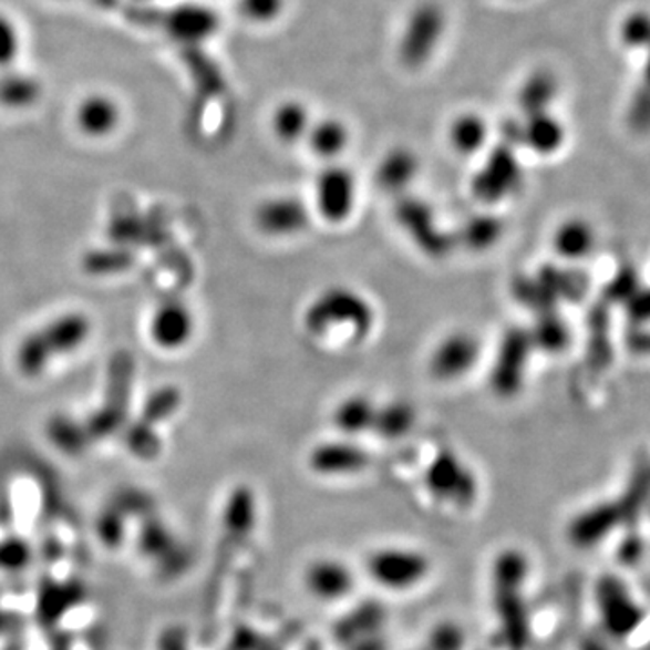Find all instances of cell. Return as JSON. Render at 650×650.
Wrapping results in <instances>:
<instances>
[{"label":"cell","instance_id":"obj_30","mask_svg":"<svg viewBox=\"0 0 650 650\" xmlns=\"http://www.w3.org/2000/svg\"><path fill=\"white\" fill-rule=\"evenodd\" d=\"M555 94V84L551 76L537 71L524 80L517 91V105L520 116L524 114L548 113V103Z\"/></svg>","mask_w":650,"mask_h":650},{"label":"cell","instance_id":"obj_23","mask_svg":"<svg viewBox=\"0 0 650 650\" xmlns=\"http://www.w3.org/2000/svg\"><path fill=\"white\" fill-rule=\"evenodd\" d=\"M506 234V223L497 214L483 211L475 214L461 225L460 230L454 231L455 245L465 246L466 250L474 254L492 250L499 245Z\"/></svg>","mask_w":650,"mask_h":650},{"label":"cell","instance_id":"obj_33","mask_svg":"<svg viewBox=\"0 0 650 650\" xmlns=\"http://www.w3.org/2000/svg\"><path fill=\"white\" fill-rule=\"evenodd\" d=\"M133 262V255L125 250L93 251L85 255L84 268L89 274H117Z\"/></svg>","mask_w":650,"mask_h":650},{"label":"cell","instance_id":"obj_2","mask_svg":"<svg viewBox=\"0 0 650 650\" xmlns=\"http://www.w3.org/2000/svg\"><path fill=\"white\" fill-rule=\"evenodd\" d=\"M91 333L93 322L87 314L69 311L54 317L51 322L22 338L16 354L17 369L25 378L42 376L53 360L79 351Z\"/></svg>","mask_w":650,"mask_h":650},{"label":"cell","instance_id":"obj_29","mask_svg":"<svg viewBox=\"0 0 650 650\" xmlns=\"http://www.w3.org/2000/svg\"><path fill=\"white\" fill-rule=\"evenodd\" d=\"M183 392L179 386L176 385H163L156 391L152 392L151 396L145 401L137 421H142L145 425L151 429H156L157 425H162L168 417L177 414V411L182 409Z\"/></svg>","mask_w":650,"mask_h":650},{"label":"cell","instance_id":"obj_26","mask_svg":"<svg viewBox=\"0 0 650 650\" xmlns=\"http://www.w3.org/2000/svg\"><path fill=\"white\" fill-rule=\"evenodd\" d=\"M553 248L563 259H582L592 248V231L580 219L566 220L553 235Z\"/></svg>","mask_w":650,"mask_h":650},{"label":"cell","instance_id":"obj_4","mask_svg":"<svg viewBox=\"0 0 650 650\" xmlns=\"http://www.w3.org/2000/svg\"><path fill=\"white\" fill-rule=\"evenodd\" d=\"M134 369V358L127 351H117L111 358L103 403L84 421L91 440H105L125 425L133 398Z\"/></svg>","mask_w":650,"mask_h":650},{"label":"cell","instance_id":"obj_18","mask_svg":"<svg viewBox=\"0 0 650 650\" xmlns=\"http://www.w3.org/2000/svg\"><path fill=\"white\" fill-rule=\"evenodd\" d=\"M369 452L352 440L326 441L309 454V466L322 475H351L368 468Z\"/></svg>","mask_w":650,"mask_h":650},{"label":"cell","instance_id":"obj_7","mask_svg":"<svg viewBox=\"0 0 650 650\" xmlns=\"http://www.w3.org/2000/svg\"><path fill=\"white\" fill-rule=\"evenodd\" d=\"M394 216L403 234L409 235V239L416 245L417 250L429 257L443 259L457 246L454 231H446L440 225V219L435 216V210L429 200L411 196V194L398 197Z\"/></svg>","mask_w":650,"mask_h":650},{"label":"cell","instance_id":"obj_14","mask_svg":"<svg viewBox=\"0 0 650 650\" xmlns=\"http://www.w3.org/2000/svg\"><path fill=\"white\" fill-rule=\"evenodd\" d=\"M196 333V317L186 303L171 300L152 314L148 334L163 351H179L192 342Z\"/></svg>","mask_w":650,"mask_h":650},{"label":"cell","instance_id":"obj_11","mask_svg":"<svg viewBox=\"0 0 650 650\" xmlns=\"http://www.w3.org/2000/svg\"><path fill=\"white\" fill-rule=\"evenodd\" d=\"M431 494L455 504H468L477 494V481L465 461L452 451H441L425 472Z\"/></svg>","mask_w":650,"mask_h":650},{"label":"cell","instance_id":"obj_5","mask_svg":"<svg viewBox=\"0 0 650 650\" xmlns=\"http://www.w3.org/2000/svg\"><path fill=\"white\" fill-rule=\"evenodd\" d=\"M515 148L506 142L492 145L474 172L470 192L483 205H501L509 197L517 196L523 188L524 168Z\"/></svg>","mask_w":650,"mask_h":650},{"label":"cell","instance_id":"obj_35","mask_svg":"<svg viewBox=\"0 0 650 650\" xmlns=\"http://www.w3.org/2000/svg\"><path fill=\"white\" fill-rule=\"evenodd\" d=\"M134 2H152V0H134Z\"/></svg>","mask_w":650,"mask_h":650},{"label":"cell","instance_id":"obj_13","mask_svg":"<svg viewBox=\"0 0 650 650\" xmlns=\"http://www.w3.org/2000/svg\"><path fill=\"white\" fill-rule=\"evenodd\" d=\"M122 122V103L105 91L85 94L74 107V127L89 140H105L113 136Z\"/></svg>","mask_w":650,"mask_h":650},{"label":"cell","instance_id":"obj_10","mask_svg":"<svg viewBox=\"0 0 650 650\" xmlns=\"http://www.w3.org/2000/svg\"><path fill=\"white\" fill-rule=\"evenodd\" d=\"M534 348L529 331H508L501 340L494 369L489 372V385L501 398H512L520 391L528 368L529 351Z\"/></svg>","mask_w":650,"mask_h":650},{"label":"cell","instance_id":"obj_34","mask_svg":"<svg viewBox=\"0 0 650 650\" xmlns=\"http://www.w3.org/2000/svg\"><path fill=\"white\" fill-rule=\"evenodd\" d=\"M125 440H127L128 451H133L140 457H152L159 452V446H162L156 431L137 420L128 426Z\"/></svg>","mask_w":650,"mask_h":650},{"label":"cell","instance_id":"obj_25","mask_svg":"<svg viewBox=\"0 0 650 650\" xmlns=\"http://www.w3.org/2000/svg\"><path fill=\"white\" fill-rule=\"evenodd\" d=\"M416 423V406L405 400H394L378 405L372 432L383 440H401V437L411 434Z\"/></svg>","mask_w":650,"mask_h":650},{"label":"cell","instance_id":"obj_8","mask_svg":"<svg viewBox=\"0 0 650 650\" xmlns=\"http://www.w3.org/2000/svg\"><path fill=\"white\" fill-rule=\"evenodd\" d=\"M481 358L483 340L479 334L470 329H454L435 342L426 360V369L435 382H461L479 365Z\"/></svg>","mask_w":650,"mask_h":650},{"label":"cell","instance_id":"obj_22","mask_svg":"<svg viewBox=\"0 0 650 650\" xmlns=\"http://www.w3.org/2000/svg\"><path fill=\"white\" fill-rule=\"evenodd\" d=\"M314 116L303 100L288 99L275 105L269 116V131L282 145H299L308 136Z\"/></svg>","mask_w":650,"mask_h":650},{"label":"cell","instance_id":"obj_16","mask_svg":"<svg viewBox=\"0 0 650 650\" xmlns=\"http://www.w3.org/2000/svg\"><path fill=\"white\" fill-rule=\"evenodd\" d=\"M514 128V137H509V145L526 147L538 156H553L563 147V123L549 113L524 114L518 122H509Z\"/></svg>","mask_w":650,"mask_h":650},{"label":"cell","instance_id":"obj_20","mask_svg":"<svg viewBox=\"0 0 650 650\" xmlns=\"http://www.w3.org/2000/svg\"><path fill=\"white\" fill-rule=\"evenodd\" d=\"M446 142L457 156H479L492 142V125L488 117H484V114L477 111L455 114L446 127Z\"/></svg>","mask_w":650,"mask_h":650},{"label":"cell","instance_id":"obj_1","mask_svg":"<svg viewBox=\"0 0 650 650\" xmlns=\"http://www.w3.org/2000/svg\"><path fill=\"white\" fill-rule=\"evenodd\" d=\"M303 328L322 340L360 343L376 326V309L351 286H329L303 311Z\"/></svg>","mask_w":650,"mask_h":650},{"label":"cell","instance_id":"obj_17","mask_svg":"<svg viewBox=\"0 0 650 650\" xmlns=\"http://www.w3.org/2000/svg\"><path fill=\"white\" fill-rule=\"evenodd\" d=\"M421 174V157L414 148L405 145L391 147L378 159L374 182L380 190L401 197L416 183Z\"/></svg>","mask_w":650,"mask_h":650},{"label":"cell","instance_id":"obj_9","mask_svg":"<svg viewBox=\"0 0 650 650\" xmlns=\"http://www.w3.org/2000/svg\"><path fill=\"white\" fill-rule=\"evenodd\" d=\"M251 217L259 234L282 240L306 234L314 216L306 200L293 194H279L259 200Z\"/></svg>","mask_w":650,"mask_h":650},{"label":"cell","instance_id":"obj_12","mask_svg":"<svg viewBox=\"0 0 650 650\" xmlns=\"http://www.w3.org/2000/svg\"><path fill=\"white\" fill-rule=\"evenodd\" d=\"M223 25L219 13L203 0H186L174 6L165 17V30L174 42L205 45L217 37Z\"/></svg>","mask_w":650,"mask_h":650},{"label":"cell","instance_id":"obj_24","mask_svg":"<svg viewBox=\"0 0 650 650\" xmlns=\"http://www.w3.org/2000/svg\"><path fill=\"white\" fill-rule=\"evenodd\" d=\"M378 403L365 394H351L338 401L333 411V425L345 437L372 432L376 420Z\"/></svg>","mask_w":650,"mask_h":650},{"label":"cell","instance_id":"obj_19","mask_svg":"<svg viewBox=\"0 0 650 650\" xmlns=\"http://www.w3.org/2000/svg\"><path fill=\"white\" fill-rule=\"evenodd\" d=\"M303 143L320 162L337 163L351 147L352 131L343 117H314Z\"/></svg>","mask_w":650,"mask_h":650},{"label":"cell","instance_id":"obj_15","mask_svg":"<svg viewBox=\"0 0 650 650\" xmlns=\"http://www.w3.org/2000/svg\"><path fill=\"white\" fill-rule=\"evenodd\" d=\"M429 571V563L420 553L403 549L378 551L369 558V572L376 582L392 589H403L420 582Z\"/></svg>","mask_w":650,"mask_h":650},{"label":"cell","instance_id":"obj_31","mask_svg":"<svg viewBox=\"0 0 650 650\" xmlns=\"http://www.w3.org/2000/svg\"><path fill=\"white\" fill-rule=\"evenodd\" d=\"M24 44V31L19 20L8 11L0 10V71L19 65Z\"/></svg>","mask_w":650,"mask_h":650},{"label":"cell","instance_id":"obj_3","mask_svg":"<svg viewBox=\"0 0 650 650\" xmlns=\"http://www.w3.org/2000/svg\"><path fill=\"white\" fill-rule=\"evenodd\" d=\"M448 33L445 6L437 0H421L406 13L396 42V59L406 71L431 64Z\"/></svg>","mask_w":650,"mask_h":650},{"label":"cell","instance_id":"obj_6","mask_svg":"<svg viewBox=\"0 0 650 650\" xmlns=\"http://www.w3.org/2000/svg\"><path fill=\"white\" fill-rule=\"evenodd\" d=\"M357 174L342 163H326L313 182V216L326 225L342 226L351 219L358 205Z\"/></svg>","mask_w":650,"mask_h":650},{"label":"cell","instance_id":"obj_32","mask_svg":"<svg viewBox=\"0 0 650 650\" xmlns=\"http://www.w3.org/2000/svg\"><path fill=\"white\" fill-rule=\"evenodd\" d=\"M289 0H235L240 19L257 28H268L282 19Z\"/></svg>","mask_w":650,"mask_h":650},{"label":"cell","instance_id":"obj_21","mask_svg":"<svg viewBox=\"0 0 650 650\" xmlns=\"http://www.w3.org/2000/svg\"><path fill=\"white\" fill-rule=\"evenodd\" d=\"M44 99V84L37 74L16 65L0 71V109L30 111Z\"/></svg>","mask_w":650,"mask_h":650},{"label":"cell","instance_id":"obj_28","mask_svg":"<svg viewBox=\"0 0 650 650\" xmlns=\"http://www.w3.org/2000/svg\"><path fill=\"white\" fill-rule=\"evenodd\" d=\"M309 587L314 595L323 598H340L351 589L349 569L338 563H320L309 571Z\"/></svg>","mask_w":650,"mask_h":650},{"label":"cell","instance_id":"obj_27","mask_svg":"<svg viewBox=\"0 0 650 650\" xmlns=\"http://www.w3.org/2000/svg\"><path fill=\"white\" fill-rule=\"evenodd\" d=\"M45 431H48V437L53 441L54 446H59L60 451L68 452V454H80L85 451V446L91 441L84 421H79L68 414H54L48 421Z\"/></svg>","mask_w":650,"mask_h":650}]
</instances>
